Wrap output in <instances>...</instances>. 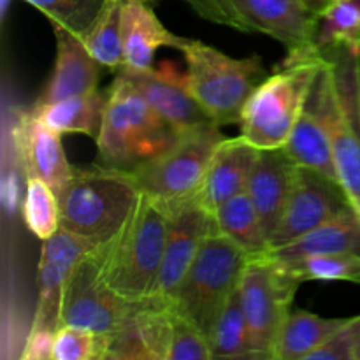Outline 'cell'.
Here are the masks:
<instances>
[{
	"label": "cell",
	"mask_w": 360,
	"mask_h": 360,
	"mask_svg": "<svg viewBox=\"0 0 360 360\" xmlns=\"http://www.w3.org/2000/svg\"><path fill=\"white\" fill-rule=\"evenodd\" d=\"M56 197L62 227L94 248H102L122 232L143 192L130 172L97 164L74 167Z\"/></svg>",
	"instance_id": "obj_1"
},
{
	"label": "cell",
	"mask_w": 360,
	"mask_h": 360,
	"mask_svg": "<svg viewBox=\"0 0 360 360\" xmlns=\"http://www.w3.org/2000/svg\"><path fill=\"white\" fill-rule=\"evenodd\" d=\"M178 139L176 130L151 108L123 74L108 88L97 139L98 164L132 172Z\"/></svg>",
	"instance_id": "obj_2"
},
{
	"label": "cell",
	"mask_w": 360,
	"mask_h": 360,
	"mask_svg": "<svg viewBox=\"0 0 360 360\" xmlns=\"http://www.w3.org/2000/svg\"><path fill=\"white\" fill-rule=\"evenodd\" d=\"M167 220L164 204L143 193L122 232L98 248L102 276L127 301H143L153 294L164 260Z\"/></svg>",
	"instance_id": "obj_3"
},
{
	"label": "cell",
	"mask_w": 360,
	"mask_h": 360,
	"mask_svg": "<svg viewBox=\"0 0 360 360\" xmlns=\"http://www.w3.org/2000/svg\"><path fill=\"white\" fill-rule=\"evenodd\" d=\"M322 65L319 48L308 55L287 56L283 67L250 95L239 120L241 136L259 150L285 148Z\"/></svg>",
	"instance_id": "obj_4"
},
{
	"label": "cell",
	"mask_w": 360,
	"mask_h": 360,
	"mask_svg": "<svg viewBox=\"0 0 360 360\" xmlns=\"http://www.w3.org/2000/svg\"><path fill=\"white\" fill-rule=\"evenodd\" d=\"M181 53L190 91L210 118L218 127L239 123L250 95L267 77L262 60L232 58L195 39H186Z\"/></svg>",
	"instance_id": "obj_5"
},
{
	"label": "cell",
	"mask_w": 360,
	"mask_h": 360,
	"mask_svg": "<svg viewBox=\"0 0 360 360\" xmlns=\"http://www.w3.org/2000/svg\"><path fill=\"white\" fill-rule=\"evenodd\" d=\"M252 259L253 255L218 229L204 239L172 302L206 338L231 295L239 288Z\"/></svg>",
	"instance_id": "obj_6"
},
{
	"label": "cell",
	"mask_w": 360,
	"mask_h": 360,
	"mask_svg": "<svg viewBox=\"0 0 360 360\" xmlns=\"http://www.w3.org/2000/svg\"><path fill=\"white\" fill-rule=\"evenodd\" d=\"M200 18L241 32L273 37L287 49V56H301L316 49L320 20L301 0H186Z\"/></svg>",
	"instance_id": "obj_7"
},
{
	"label": "cell",
	"mask_w": 360,
	"mask_h": 360,
	"mask_svg": "<svg viewBox=\"0 0 360 360\" xmlns=\"http://www.w3.org/2000/svg\"><path fill=\"white\" fill-rule=\"evenodd\" d=\"M319 51L333 69L330 139L334 169L352 207L360 217V44L336 42Z\"/></svg>",
	"instance_id": "obj_8"
},
{
	"label": "cell",
	"mask_w": 360,
	"mask_h": 360,
	"mask_svg": "<svg viewBox=\"0 0 360 360\" xmlns=\"http://www.w3.org/2000/svg\"><path fill=\"white\" fill-rule=\"evenodd\" d=\"M221 139L220 127L214 123L190 130L130 174L141 192L158 202L171 204L188 199L202 185L207 165Z\"/></svg>",
	"instance_id": "obj_9"
},
{
	"label": "cell",
	"mask_w": 360,
	"mask_h": 360,
	"mask_svg": "<svg viewBox=\"0 0 360 360\" xmlns=\"http://www.w3.org/2000/svg\"><path fill=\"white\" fill-rule=\"evenodd\" d=\"M299 285L266 253L253 257L246 266L239 294L255 360H274V347L294 308L292 304Z\"/></svg>",
	"instance_id": "obj_10"
},
{
	"label": "cell",
	"mask_w": 360,
	"mask_h": 360,
	"mask_svg": "<svg viewBox=\"0 0 360 360\" xmlns=\"http://www.w3.org/2000/svg\"><path fill=\"white\" fill-rule=\"evenodd\" d=\"M134 302L116 294L102 276L98 248L79 260L63 290L60 326H74L111 338L122 329Z\"/></svg>",
	"instance_id": "obj_11"
},
{
	"label": "cell",
	"mask_w": 360,
	"mask_h": 360,
	"mask_svg": "<svg viewBox=\"0 0 360 360\" xmlns=\"http://www.w3.org/2000/svg\"><path fill=\"white\" fill-rule=\"evenodd\" d=\"M354 210L340 181L315 169L297 165L283 217L269 241V250L283 246L326 221Z\"/></svg>",
	"instance_id": "obj_12"
},
{
	"label": "cell",
	"mask_w": 360,
	"mask_h": 360,
	"mask_svg": "<svg viewBox=\"0 0 360 360\" xmlns=\"http://www.w3.org/2000/svg\"><path fill=\"white\" fill-rule=\"evenodd\" d=\"M167 210V239L160 274L151 297L172 299L204 239L217 231L214 214L195 195L164 204Z\"/></svg>",
	"instance_id": "obj_13"
},
{
	"label": "cell",
	"mask_w": 360,
	"mask_h": 360,
	"mask_svg": "<svg viewBox=\"0 0 360 360\" xmlns=\"http://www.w3.org/2000/svg\"><path fill=\"white\" fill-rule=\"evenodd\" d=\"M333 108V69L329 60L323 56L322 70L313 83L304 109L292 130L290 139L285 144V150L297 165L315 169L338 179L333 158V139H330Z\"/></svg>",
	"instance_id": "obj_14"
},
{
	"label": "cell",
	"mask_w": 360,
	"mask_h": 360,
	"mask_svg": "<svg viewBox=\"0 0 360 360\" xmlns=\"http://www.w3.org/2000/svg\"><path fill=\"white\" fill-rule=\"evenodd\" d=\"M127 77L148 104L176 130L178 136L214 123L202 105L197 102L185 79L172 62H162L155 69L118 70ZM217 125V123H214Z\"/></svg>",
	"instance_id": "obj_15"
},
{
	"label": "cell",
	"mask_w": 360,
	"mask_h": 360,
	"mask_svg": "<svg viewBox=\"0 0 360 360\" xmlns=\"http://www.w3.org/2000/svg\"><path fill=\"white\" fill-rule=\"evenodd\" d=\"M91 250H95L94 246L63 227H60L51 238L42 241L37 269L39 299L30 330L58 329L67 280L79 260Z\"/></svg>",
	"instance_id": "obj_16"
},
{
	"label": "cell",
	"mask_w": 360,
	"mask_h": 360,
	"mask_svg": "<svg viewBox=\"0 0 360 360\" xmlns=\"http://www.w3.org/2000/svg\"><path fill=\"white\" fill-rule=\"evenodd\" d=\"M13 141L27 178H39L58 192L72 176L63 151L62 134L46 125L34 111L21 112L13 127Z\"/></svg>",
	"instance_id": "obj_17"
},
{
	"label": "cell",
	"mask_w": 360,
	"mask_h": 360,
	"mask_svg": "<svg viewBox=\"0 0 360 360\" xmlns=\"http://www.w3.org/2000/svg\"><path fill=\"white\" fill-rule=\"evenodd\" d=\"M56 37V60L48 84L34 108L53 104L63 98L98 91L102 65L91 56L83 39L62 27H53Z\"/></svg>",
	"instance_id": "obj_18"
},
{
	"label": "cell",
	"mask_w": 360,
	"mask_h": 360,
	"mask_svg": "<svg viewBox=\"0 0 360 360\" xmlns=\"http://www.w3.org/2000/svg\"><path fill=\"white\" fill-rule=\"evenodd\" d=\"M260 150L243 136L221 139L211 157L195 197L214 213L231 197L245 192Z\"/></svg>",
	"instance_id": "obj_19"
},
{
	"label": "cell",
	"mask_w": 360,
	"mask_h": 360,
	"mask_svg": "<svg viewBox=\"0 0 360 360\" xmlns=\"http://www.w3.org/2000/svg\"><path fill=\"white\" fill-rule=\"evenodd\" d=\"M297 164L285 148L260 150L246 192L252 197L264 232L271 241L290 195Z\"/></svg>",
	"instance_id": "obj_20"
},
{
	"label": "cell",
	"mask_w": 360,
	"mask_h": 360,
	"mask_svg": "<svg viewBox=\"0 0 360 360\" xmlns=\"http://www.w3.org/2000/svg\"><path fill=\"white\" fill-rule=\"evenodd\" d=\"M122 39L123 67L134 70L151 69L155 53L164 46L181 51L186 42V37L167 30L155 11L143 0L122 2Z\"/></svg>",
	"instance_id": "obj_21"
},
{
	"label": "cell",
	"mask_w": 360,
	"mask_h": 360,
	"mask_svg": "<svg viewBox=\"0 0 360 360\" xmlns=\"http://www.w3.org/2000/svg\"><path fill=\"white\" fill-rule=\"evenodd\" d=\"M343 252L360 253V217L355 210L345 211L287 245L267 250L266 255L280 262H292L306 257Z\"/></svg>",
	"instance_id": "obj_22"
},
{
	"label": "cell",
	"mask_w": 360,
	"mask_h": 360,
	"mask_svg": "<svg viewBox=\"0 0 360 360\" xmlns=\"http://www.w3.org/2000/svg\"><path fill=\"white\" fill-rule=\"evenodd\" d=\"M347 319H323L301 308H292L274 347V360H308Z\"/></svg>",
	"instance_id": "obj_23"
},
{
	"label": "cell",
	"mask_w": 360,
	"mask_h": 360,
	"mask_svg": "<svg viewBox=\"0 0 360 360\" xmlns=\"http://www.w3.org/2000/svg\"><path fill=\"white\" fill-rule=\"evenodd\" d=\"M108 91H94L88 95L63 98L42 108H32V111L48 127L60 134H83L97 139L104 118Z\"/></svg>",
	"instance_id": "obj_24"
},
{
	"label": "cell",
	"mask_w": 360,
	"mask_h": 360,
	"mask_svg": "<svg viewBox=\"0 0 360 360\" xmlns=\"http://www.w3.org/2000/svg\"><path fill=\"white\" fill-rule=\"evenodd\" d=\"M213 214L218 231L238 243L250 255H264L269 250V239L264 232L259 211L246 190L225 200Z\"/></svg>",
	"instance_id": "obj_25"
},
{
	"label": "cell",
	"mask_w": 360,
	"mask_h": 360,
	"mask_svg": "<svg viewBox=\"0 0 360 360\" xmlns=\"http://www.w3.org/2000/svg\"><path fill=\"white\" fill-rule=\"evenodd\" d=\"M83 42L88 51L104 69L118 72L123 69V39H122V0H105Z\"/></svg>",
	"instance_id": "obj_26"
},
{
	"label": "cell",
	"mask_w": 360,
	"mask_h": 360,
	"mask_svg": "<svg viewBox=\"0 0 360 360\" xmlns=\"http://www.w3.org/2000/svg\"><path fill=\"white\" fill-rule=\"evenodd\" d=\"M211 359H250L255 360L250 345L248 323L241 304L239 288L231 295L218 315L210 338Z\"/></svg>",
	"instance_id": "obj_27"
},
{
	"label": "cell",
	"mask_w": 360,
	"mask_h": 360,
	"mask_svg": "<svg viewBox=\"0 0 360 360\" xmlns=\"http://www.w3.org/2000/svg\"><path fill=\"white\" fill-rule=\"evenodd\" d=\"M271 259V257H269ZM274 260V259H273ZM280 264L295 281H350L360 283V253H326Z\"/></svg>",
	"instance_id": "obj_28"
},
{
	"label": "cell",
	"mask_w": 360,
	"mask_h": 360,
	"mask_svg": "<svg viewBox=\"0 0 360 360\" xmlns=\"http://www.w3.org/2000/svg\"><path fill=\"white\" fill-rule=\"evenodd\" d=\"M23 218L28 231L41 241L51 238L62 227L56 192L39 178H27L23 197Z\"/></svg>",
	"instance_id": "obj_29"
},
{
	"label": "cell",
	"mask_w": 360,
	"mask_h": 360,
	"mask_svg": "<svg viewBox=\"0 0 360 360\" xmlns=\"http://www.w3.org/2000/svg\"><path fill=\"white\" fill-rule=\"evenodd\" d=\"M41 11L53 27H62L83 37L97 20L105 0H25Z\"/></svg>",
	"instance_id": "obj_30"
},
{
	"label": "cell",
	"mask_w": 360,
	"mask_h": 360,
	"mask_svg": "<svg viewBox=\"0 0 360 360\" xmlns=\"http://www.w3.org/2000/svg\"><path fill=\"white\" fill-rule=\"evenodd\" d=\"M316 48L336 42L360 44V0H334L320 18Z\"/></svg>",
	"instance_id": "obj_31"
},
{
	"label": "cell",
	"mask_w": 360,
	"mask_h": 360,
	"mask_svg": "<svg viewBox=\"0 0 360 360\" xmlns=\"http://www.w3.org/2000/svg\"><path fill=\"white\" fill-rule=\"evenodd\" d=\"M109 336L74 326H60L53 343V360H108Z\"/></svg>",
	"instance_id": "obj_32"
},
{
	"label": "cell",
	"mask_w": 360,
	"mask_h": 360,
	"mask_svg": "<svg viewBox=\"0 0 360 360\" xmlns=\"http://www.w3.org/2000/svg\"><path fill=\"white\" fill-rule=\"evenodd\" d=\"M167 360H211L207 338L176 308L174 329Z\"/></svg>",
	"instance_id": "obj_33"
},
{
	"label": "cell",
	"mask_w": 360,
	"mask_h": 360,
	"mask_svg": "<svg viewBox=\"0 0 360 360\" xmlns=\"http://www.w3.org/2000/svg\"><path fill=\"white\" fill-rule=\"evenodd\" d=\"M308 360H360V316L347 319Z\"/></svg>",
	"instance_id": "obj_34"
},
{
	"label": "cell",
	"mask_w": 360,
	"mask_h": 360,
	"mask_svg": "<svg viewBox=\"0 0 360 360\" xmlns=\"http://www.w3.org/2000/svg\"><path fill=\"white\" fill-rule=\"evenodd\" d=\"M56 330L35 329L28 330L23 352L20 357L23 360H53V343Z\"/></svg>",
	"instance_id": "obj_35"
},
{
	"label": "cell",
	"mask_w": 360,
	"mask_h": 360,
	"mask_svg": "<svg viewBox=\"0 0 360 360\" xmlns=\"http://www.w3.org/2000/svg\"><path fill=\"white\" fill-rule=\"evenodd\" d=\"M301 2L304 4V7L313 14V16H316L320 20L334 0H301Z\"/></svg>",
	"instance_id": "obj_36"
},
{
	"label": "cell",
	"mask_w": 360,
	"mask_h": 360,
	"mask_svg": "<svg viewBox=\"0 0 360 360\" xmlns=\"http://www.w3.org/2000/svg\"><path fill=\"white\" fill-rule=\"evenodd\" d=\"M122 2H125V0H122ZM143 2H148V0H143Z\"/></svg>",
	"instance_id": "obj_37"
}]
</instances>
